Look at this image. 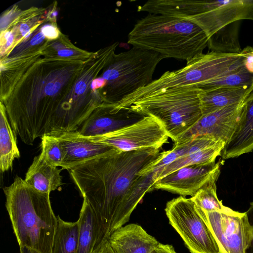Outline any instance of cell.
Segmentation results:
<instances>
[{"instance_id":"obj_12","label":"cell","mask_w":253,"mask_h":253,"mask_svg":"<svg viewBox=\"0 0 253 253\" xmlns=\"http://www.w3.org/2000/svg\"><path fill=\"white\" fill-rule=\"evenodd\" d=\"M204 216L221 253H246L253 236V229L245 212L225 206L220 211H205Z\"/></svg>"},{"instance_id":"obj_27","label":"cell","mask_w":253,"mask_h":253,"mask_svg":"<svg viewBox=\"0 0 253 253\" xmlns=\"http://www.w3.org/2000/svg\"><path fill=\"white\" fill-rule=\"evenodd\" d=\"M226 26L209 39L208 45L211 51L225 53H240L237 38V28Z\"/></svg>"},{"instance_id":"obj_25","label":"cell","mask_w":253,"mask_h":253,"mask_svg":"<svg viewBox=\"0 0 253 253\" xmlns=\"http://www.w3.org/2000/svg\"><path fill=\"white\" fill-rule=\"evenodd\" d=\"M51 253H77L79 222H67L59 215Z\"/></svg>"},{"instance_id":"obj_7","label":"cell","mask_w":253,"mask_h":253,"mask_svg":"<svg viewBox=\"0 0 253 253\" xmlns=\"http://www.w3.org/2000/svg\"><path fill=\"white\" fill-rule=\"evenodd\" d=\"M200 92L195 87L171 89L133 101L121 108L155 118L175 142L203 116Z\"/></svg>"},{"instance_id":"obj_10","label":"cell","mask_w":253,"mask_h":253,"mask_svg":"<svg viewBox=\"0 0 253 253\" xmlns=\"http://www.w3.org/2000/svg\"><path fill=\"white\" fill-rule=\"evenodd\" d=\"M165 210L169 224L191 253H221L203 210L191 198H174L167 202Z\"/></svg>"},{"instance_id":"obj_31","label":"cell","mask_w":253,"mask_h":253,"mask_svg":"<svg viewBox=\"0 0 253 253\" xmlns=\"http://www.w3.org/2000/svg\"><path fill=\"white\" fill-rule=\"evenodd\" d=\"M245 56V66L247 69L253 73V46H247L244 49Z\"/></svg>"},{"instance_id":"obj_33","label":"cell","mask_w":253,"mask_h":253,"mask_svg":"<svg viewBox=\"0 0 253 253\" xmlns=\"http://www.w3.org/2000/svg\"><path fill=\"white\" fill-rule=\"evenodd\" d=\"M153 253H177L173 247L169 244H163L159 243L157 249Z\"/></svg>"},{"instance_id":"obj_29","label":"cell","mask_w":253,"mask_h":253,"mask_svg":"<svg viewBox=\"0 0 253 253\" xmlns=\"http://www.w3.org/2000/svg\"><path fill=\"white\" fill-rule=\"evenodd\" d=\"M41 153L40 155L48 164L55 167H61L64 153L58 139L50 135H44L41 137Z\"/></svg>"},{"instance_id":"obj_19","label":"cell","mask_w":253,"mask_h":253,"mask_svg":"<svg viewBox=\"0 0 253 253\" xmlns=\"http://www.w3.org/2000/svg\"><path fill=\"white\" fill-rule=\"evenodd\" d=\"M223 142L208 136H198L181 143H174L172 148L160 153L158 157L139 173L145 176L152 173L185 156Z\"/></svg>"},{"instance_id":"obj_34","label":"cell","mask_w":253,"mask_h":253,"mask_svg":"<svg viewBox=\"0 0 253 253\" xmlns=\"http://www.w3.org/2000/svg\"><path fill=\"white\" fill-rule=\"evenodd\" d=\"M93 253H115L111 248L108 240L105 241Z\"/></svg>"},{"instance_id":"obj_35","label":"cell","mask_w":253,"mask_h":253,"mask_svg":"<svg viewBox=\"0 0 253 253\" xmlns=\"http://www.w3.org/2000/svg\"><path fill=\"white\" fill-rule=\"evenodd\" d=\"M20 253H41L40 252L27 247H20Z\"/></svg>"},{"instance_id":"obj_8","label":"cell","mask_w":253,"mask_h":253,"mask_svg":"<svg viewBox=\"0 0 253 253\" xmlns=\"http://www.w3.org/2000/svg\"><path fill=\"white\" fill-rule=\"evenodd\" d=\"M115 53V49L108 46L93 52L86 61L68 99L51 125L49 135L56 136L78 131L93 111L106 103L100 90H92L90 84Z\"/></svg>"},{"instance_id":"obj_32","label":"cell","mask_w":253,"mask_h":253,"mask_svg":"<svg viewBox=\"0 0 253 253\" xmlns=\"http://www.w3.org/2000/svg\"><path fill=\"white\" fill-rule=\"evenodd\" d=\"M249 222L253 229V202L250 203V206L246 212ZM246 253H253V236L252 242L248 248Z\"/></svg>"},{"instance_id":"obj_17","label":"cell","mask_w":253,"mask_h":253,"mask_svg":"<svg viewBox=\"0 0 253 253\" xmlns=\"http://www.w3.org/2000/svg\"><path fill=\"white\" fill-rule=\"evenodd\" d=\"M253 150V90L243 101L235 129L221 154L224 159Z\"/></svg>"},{"instance_id":"obj_22","label":"cell","mask_w":253,"mask_h":253,"mask_svg":"<svg viewBox=\"0 0 253 253\" xmlns=\"http://www.w3.org/2000/svg\"><path fill=\"white\" fill-rule=\"evenodd\" d=\"M0 169L2 172L12 169L15 159L20 157L17 145L16 134L7 117L5 108L0 102Z\"/></svg>"},{"instance_id":"obj_13","label":"cell","mask_w":253,"mask_h":253,"mask_svg":"<svg viewBox=\"0 0 253 253\" xmlns=\"http://www.w3.org/2000/svg\"><path fill=\"white\" fill-rule=\"evenodd\" d=\"M220 173V163H211L182 167L157 180L154 189L180 196H194L203 187L216 183Z\"/></svg>"},{"instance_id":"obj_5","label":"cell","mask_w":253,"mask_h":253,"mask_svg":"<svg viewBox=\"0 0 253 253\" xmlns=\"http://www.w3.org/2000/svg\"><path fill=\"white\" fill-rule=\"evenodd\" d=\"M140 10L189 21L209 39L237 21L253 20V0H150L141 6Z\"/></svg>"},{"instance_id":"obj_9","label":"cell","mask_w":253,"mask_h":253,"mask_svg":"<svg viewBox=\"0 0 253 253\" xmlns=\"http://www.w3.org/2000/svg\"><path fill=\"white\" fill-rule=\"evenodd\" d=\"M163 59L158 53L135 46L115 54L101 73L106 84L100 92L105 102L116 104L149 84Z\"/></svg>"},{"instance_id":"obj_30","label":"cell","mask_w":253,"mask_h":253,"mask_svg":"<svg viewBox=\"0 0 253 253\" xmlns=\"http://www.w3.org/2000/svg\"><path fill=\"white\" fill-rule=\"evenodd\" d=\"M41 32L48 40H54L60 36V32L57 27L52 24H45L40 29Z\"/></svg>"},{"instance_id":"obj_23","label":"cell","mask_w":253,"mask_h":253,"mask_svg":"<svg viewBox=\"0 0 253 253\" xmlns=\"http://www.w3.org/2000/svg\"><path fill=\"white\" fill-rule=\"evenodd\" d=\"M77 253H93L98 235L95 214L88 203L84 200L78 219Z\"/></svg>"},{"instance_id":"obj_24","label":"cell","mask_w":253,"mask_h":253,"mask_svg":"<svg viewBox=\"0 0 253 253\" xmlns=\"http://www.w3.org/2000/svg\"><path fill=\"white\" fill-rule=\"evenodd\" d=\"M225 144V143L221 142L215 146L185 156L158 169L153 173L154 184L159 179L182 167L215 162L216 157L221 155Z\"/></svg>"},{"instance_id":"obj_26","label":"cell","mask_w":253,"mask_h":253,"mask_svg":"<svg viewBox=\"0 0 253 253\" xmlns=\"http://www.w3.org/2000/svg\"><path fill=\"white\" fill-rule=\"evenodd\" d=\"M253 85V73L250 72L245 65L239 69L218 78L197 85L202 91L220 87H243Z\"/></svg>"},{"instance_id":"obj_16","label":"cell","mask_w":253,"mask_h":253,"mask_svg":"<svg viewBox=\"0 0 253 253\" xmlns=\"http://www.w3.org/2000/svg\"><path fill=\"white\" fill-rule=\"evenodd\" d=\"M55 137L59 140L64 153L63 162L61 167L62 169L68 170L116 149L82 136L78 131L62 134Z\"/></svg>"},{"instance_id":"obj_15","label":"cell","mask_w":253,"mask_h":253,"mask_svg":"<svg viewBox=\"0 0 253 253\" xmlns=\"http://www.w3.org/2000/svg\"><path fill=\"white\" fill-rule=\"evenodd\" d=\"M144 116L129 108L117 109L114 104L104 103L93 111L78 131L84 137L97 136L135 123Z\"/></svg>"},{"instance_id":"obj_14","label":"cell","mask_w":253,"mask_h":253,"mask_svg":"<svg viewBox=\"0 0 253 253\" xmlns=\"http://www.w3.org/2000/svg\"><path fill=\"white\" fill-rule=\"evenodd\" d=\"M242 103L227 106L203 115L174 143H181L198 136H208L226 144L235 129Z\"/></svg>"},{"instance_id":"obj_6","label":"cell","mask_w":253,"mask_h":253,"mask_svg":"<svg viewBox=\"0 0 253 253\" xmlns=\"http://www.w3.org/2000/svg\"><path fill=\"white\" fill-rule=\"evenodd\" d=\"M245 56L240 53L214 51L202 53L186 62L179 69L167 71L145 87L115 104L116 108L165 91L183 87H196L202 83L225 76L244 65Z\"/></svg>"},{"instance_id":"obj_3","label":"cell","mask_w":253,"mask_h":253,"mask_svg":"<svg viewBox=\"0 0 253 253\" xmlns=\"http://www.w3.org/2000/svg\"><path fill=\"white\" fill-rule=\"evenodd\" d=\"M3 190L19 247L51 253L58 221L50 204V193L36 190L18 176Z\"/></svg>"},{"instance_id":"obj_1","label":"cell","mask_w":253,"mask_h":253,"mask_svg":"<svg viewBox=\"0 0 253 253\" xmlns=\"http://www.w3.org/2000/svg\"><path fill=\"white\" fill-rule=\"evenodd\" d=\"M91 55L60 57L46 42L1 66L0 102L13 131L24 143L32 145L49 134L55 115Z\"/></svg>"},{"instance_id":"obj_21","label":"cell","mask_w":253,"mask_h":253,"mask_svg":"<svg viewBox=\"0 0 253 253\" xmlns=\"http://www.w3.org/2000/svg\"><path fill=\"white\" fill-rule=\"evenodd\" d=\"M253 90V85L200 90L199 96L203 115L227 106L242 103Z\"/></svg>"},{"instance_id":"obj_11","label":"cell","mask_w":253,"mask_h":253,"mask_svg":"<svg viewBox=\"0 0 253 253\" xmlns=\"http://www.w3.org/2000/svg\"><path fill=\"white\" fill-rule=\"evenodd\" d=\"M85 137L123 151L160 149L169 138L162 124L149 116L114 131Z\"/></svg>"},{"instance_id":"obj_2","label":"cell","mask_w":253,"mask_h":253,"mask_svg":"<svg viewBox=\"0 0 253 253\" xmlns=\"http://www.w3.org/2000/svg\"><path fill=\"white\" fill-rule=\"evenodd\" d=\"M160 149H115L68 170L96 216L98 235L94 250L124 226L145 194L154 190L153 173L139 172L159 155Z\"/></svg>"},{"instance_id":"obj_4","label":"cell","mask_w":253,"mask_h":253,"mask_svg":"<svg viewBox=\"0 0 253 253\" xmlns=\"http://www.w3.org/2000/svg\"><path fill=\"white\" fill-rule=\"evenodd\" d=\"M209 38L195 24L171 15L151 14L140 19L128 35L132 46L150 50L164 58L189 61L203 53Z\"/></svg>"},{"instance_id":"obj_18","label":"cell","mask_w":253,"mask_h":253,"mask_svg":"<svg viewBox=\"0 0 253 253\" xmlns=\"http://www.w3.org/2000/svg\"><path fill=\"white\" fill-rule=\"evenodd\" d=\"M108 240L115 253H153L159 244L154 237L136 223L119 228Z\"/></svg>"},{"instance_id":"obj_20","label":"cell","mask_w":253,"mask_h":253,"mask_svg":"<svg viewBox=\"0 0 253 253\" xmlns=\"http://www.w3.org/2000/svg\"><path fill=\"white\" fill-rule=\"evenodd\" d=\"M61 170L47 163L40 154L34 157L24 180L36 190L50 193L57 189L59 190L62 185Z\"/></svg>"},{"instance_id":"obj_28","label":"cell","mask_w":253,"mask_h":253,"mask_svg":"<svg viewBox=\"0 0 253 253\" xmlns=\"http://www.w3.org/2000/svg\"><path fill=\"white\" fill-rule=\"evenodd\" d=\"M215 184L203 187L191 198L196 205L205 211H220L225 207L217 197Z\"/></svg>"}]
</instances>
